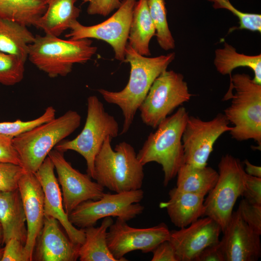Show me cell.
Returning a JSON list of instances; mask_svg holds the SVG:
<instances>
[{"label": "cell", "mask_w": 261, "mask_h": 261, "mask_svg": "<svg viewBox=\"0 0 261 261\" xmlns=\"http://www.w3.org/2000/svg\"><path fill=\"white\" fill-rule=\"evenodd\" d=\"M175 58L174 53L155 57L141 55L127 43L124 62L130 65L129 80L126 87L119 91L99 89L104 100L121 109L124 122L120 134L130 129L137 110L147 95L155 80Z\"/></svg>", "instance_id": "6da1fadb"}, {"label": "cell", "mask_w": 261, "mask_h": 261, "mask_svg": "<svg viewBox=\"0 0 261 261\" xmlns=\"http://www.w3.org/2000/svg\"><path fill=\"white\" fill-rule=\"evenodd\" d=\"M188 116L185 107H179L173 115L163 120L155 132L149 134L137 154L143 166L155 162L162 166L165 187L176 176L185 163L182 137Z\"/></svg>", "instance_id": "7a4b0ae2"}, {"label": "cell", "mask_w": 261, "mask_h": 261, "mask_svg": "<svg viewBox=\"0 0 261 261\" xmlns=\"http://www.w3.org/2000/svg\"><path fill=\"white\" fill-rule=\"evenodd\" d=\"M223 100L232 99L224 115L232 125L229 131L237 141L253 139L261 145V85L246 73L230 76V86Z\"/></svg>", "instance_id": "3957f363"}, {"label": "cell", "mask_w": 261, "mask_h": 261, "mask_svg": "<svg viewBox=\"0 0 261 261\" xmlns=\"http://www.w3.org/2000/svg\"><path fill=\"white\" fill-rule=\"evenodd\" d=\"M107 136L94 160V177L103 188L116 193L141 189L144 166L130 144L122 142L113 149Z\"/></svg>", "instance_id": "277c9868"}, {"label": "cell", "mask_w": 261, "mask_h": 261, "mask_svg": "<svg viewBox=\"0 0 261 261\" xmlns=\"http://www.w3.org/2000/svg\"><path fill=\"white\" fill-rule=\"evenodd\" d=\"M81 117L69 110L61 116L14 137L13 143L26 173L34 174L53 148L74 131Z\"/></svg>", "instance_id": "5b68a950"}, {"label": "cell", "mask_w": 261, "mask_h": 261, "mask_svg": "<svg viewBox=\"0 0 261 261\" xmlns=\"http://www.w3.org/2000/svg\"><path fill=\"white\" fill-rule=\"evenodd\" d=\"M90 39L65 40L45 34L36 35L29 46L28 58L51 78L65 76L75 63L84 64L96 54L97 47Z\"/></svg>", "instance_id": "8992f818"}, {"label": "cell", "mask_w": 261, "mask_h": 261, "mask_svg": "<svg viewBox=\"0 0 261 261\" xmlns=\"http://www.w3.org/2000/svg\"><path fill=\"white\" fill-rule=\"evenodd\" d=\"M118 132V124L115 117L105 111L96 96H90L87 99V118L81 132L73 140L61 141L54 149L63 153L73 150L80 154L86 161L87 174L93 179L95 159L105 138L116 137Z\"/></svg>", "instance_id": "52a82bcc"}, {"label": "cell", "mask_w": 261, "mask_h": 261, "mask_svg": "<svg viewBox=\"0 0 261 261\" xmlns=\"http://www.w3.org/2000/svg\"><path fill=\"white\" fill-rule=\"evenodd\" d=\"M218 167L217 182L204 199V216L215 220L223 232L242 196L246 173L239 160L229 154L221 157Z\"/></svg>", "instance_id": "ba28073f"}, {"label": "cell", "mask_w": 261, "mask_h": 261, "mask_svg": "<svg viewBox=\"0 0 261 261\" xmlns=\"http://www.w3.org/2000/svg\"><path fill=\"white\" fill-rule=\"evenodd\" d=\"M192 96L182 74L165 70L155 80L139 107L142 120L156 129L175 108L188 102Z\"/></svg>", "instance_id": "9c48e42d"}, {"label": "cell", "mask_w": 261, "mask_h": 261, "mask_svg": "<svg viewBox=\"0 0 261 261\" xmlns=\"http://www.w3.org/2000/svg\"><path fill=\"white\" fill-rule=\"evenodd\" d=\"M144 196L141 188L114 194L104 193L99 200L80 203L68 215L69 219L80 229L95 226L99 220L108 217L127 222L143 212L145 207L139 203Z\"/></svg>", "instance_id": "30bf717a"}, {"label": "cell", "mask_w": 261, "mask_h": 261, "mask_svg": "<svg viewBox=\"0 0 261 261\" xmlns=\"http://www.w3.org/2000/svg\"><path fill=\"white\" fill-rule=\"evenodd\" d=\"M136 2V0H123L115 13L98 24L86 26L76 20L71 25V31L65 37L72 40L92 38L104 41L112 46L115 58L124 62Z\"/></svg>", "instance_id": "8fae6325"}, {"label": "cell", "mask_w": 261, "mask_h": 261, "mask_svg": "<svg viewBox=\"0 0 261 261\" xmlns=\"http://www.w3.org/2000/svg\"><path fill=\"white\" fill-rule=\"evenodd\" d=\"M229 124L221 113L209 121L189 116L182 137L185 163L196 167L207 166L216 141L232 130Z\"/></svg>", "instance_id": "7c38bea8"}, {"label": "cell", "mask_w": 261, "mask_h": 261, "mask_svg": "<svg viewBox=\"0 0 261 261\" xmlns=\"http://www.w3.org/2000/svg\"><path fill=\"white\" fill-rule=\"evenodd\" d=\"M170 231L163 223L149 228H136L117 218L108 229L107 242L109 250L117 261H126L124 256L131 251L152 252L161 243L168 240Z\"/></svg>", "instance_id": "4fadbf2b"}, {"label": "cell", "mask_w": 261, "mask_h": 261, "mask_svg": "<svg viewBox=\"0 0 261 261\" xmlns=\"http://www.w3.org/2000/svg\"><path fill=\"white\" fill-rule=\"evenodd\" d=\"M48 156L56 169L58 182L61 187L63 204L69 215L78 205L88 200H97L104 194V188L72 167L64 157V153L52 149Z\"/></svg>", "instance_id": "5bb4252c"}, {"label": "cell", "mask_w": 261, "mask_h": 261, "mask_svg": "<svg viewBox=\"0 0 261 261\" xmlns=\"http://www.w3.org/2000/svg\"><path fill=\"white\" fill-rule=\"evenodd\" d=\"M221 232L219 225L206 216L186 227L170 231L168 240L174 247L179 261H194L204 248L219 241Z\"/></svg>", "instance_id": "9a60e30c"}, {"label": "cell", "mask_w": 261, "mask_h": 261, "mask_svg": "<svg viewBox=\"0 0 261 261\" xmlns=\"http://www.w3.org/2000/svg\"><path fill=\"white\" fill-rule=\"evenodd\" d=\"M219 241L225 261H256L261 256L260 235L232 212Z\"/></svg>", "instance_id": "2e32d148"}, {"label": "cell", "mask_w": 261, "mask_h": 261, "mask_svg": "<svg viewBox=\"0 0 261 261\" xmlns=\"http://www.w3.org/2000/svg\"><path fill=\"white\" fill-rule=\"evenodd\" d=\"M54 169L53 162L47 156L34 173L44 192V216L57 219L70 240L76 245H81L85 240L84 229L76 228L69 220L64 208L62 193Z\"/></svg>", "instance_id": "e0dca14e"}, {"label": "cell", "mask_w": 261, "mask_h": 261, "mask_svg": "<svg viewBox=\"0 0 261 261\" xmlns=\"http://www.w3.org/2000/svg\"><path fill=\"white\" fill-rule=\"evenodd\" d=\"M27 225L25 250L33 260L37 240L44 225V195L41 185L33 173H25L18 182Z\"/></svg>", "instance_id": "ac0fdd59"}, {"label": "cell", "mask_w": 261, "mask_h": 261, "mask_svg": "<svg viewBox=\"0 0 261 261\" xmlns=\"http://www.w3.org/2000/svg\"><path fill=\"white\" fill-rule=\"evenodd\" d=\"M37 241V261H75L79 258L80 245L73 243L65 235L59 221L52 217L44 216V225Z\"/></svg>", "instance_id": "d6986e66"}, {"label": "cell", "mask_w": 261, "mask_h": 261, "mask_svg": "<svg viewBox=\"0 0 261 261\" xmlns=\"http://www.w3.org/2000/svg\"><path fill=\"white\" fill-rule=\"evenodd\" d=\"M26 215L18 188L0 191V223L3 232V244L16 238L25 244L27 238Z\"/></svg>", "instance_id": "ffe728a7"}, {"label": "cell", "mask_w": 261, "mask_h": 261, "mask_svg": "<svg viewBox=\"0 0 261 261\" xmlns=\"http://www.w3.org/2000/svg\"><path fill=\"white\" fill-rule=\"evenodd\" d=\"M169 199L160 203L166 209L171 222L176 227L183 228L204 216V197L184 192L176 187L169 192Z\"/></svg>", "instance_id": "44dd1931"}, {"label": "cell", "mask_w": 261, "mask_h": 261, "mask_svg": "<svg viewBox=\"0 0 261 261\" xmlns=\"http://www.w3.org/2000/svg\"><path fill=\"white\" fill-rule=\"evenodd\" d=\"M47 5L45 13L36 27L45 34L59 37L77 20L80 9L74 5L77 0H44Z\"/></svg>", "instance_id": "7402d4cb"}, {"label": "cell", "mask_w": 261, "mask_h": 261, "mask_svg": "<svg viewBox=\"0 0 261 261\" xmlns=\"http://www.w3.org/2000/svg\"><path fill=\"white\" fill-rule=\"evenodd\" d=\"M156 29L148 10L147 0L136 1L133 9L128 37L129 44L139 54L151 55L149 43Z\"/></svg>", "instance_id": "603a6c76"}, {"label": "cell", "mask_w": 261, "mask_h": 261, "mask_svg": "<svg viewBox=\"0 0 261 261\" xmlns=\"http://www.w3.org/2000/svg\"><path fill=\"white\" fill-rule=\"evenodd\" d=\"M111 217L103 218L101 225L85 228V240L79 247L81 261H117L111 253L107 242L108 230L113 223Z\"/></svg>", "instance_id": "cb8c5ba5"}, {"label": "cell", "mask_w": 261, "mask_h": 261, "mask_svg": "<svg viewBox=\"0 0 261 261\" xmlns=\"http://www.w3.org/2000/svg\"><path fill=\"white\" fill-rule=\"evenodd\" d=\"M214 64L217 71L222 75L232 76V72L238 67H247L254 73L253 80L261 85V54L249 56L237 52L232 45L224 42L222 48L215 51Z\"/></svg>", "instance_id": "d4e9b609"}, {"label": "cell", "mask_w": 261, "mask_h": 261, "mask_svg": "<svg viewBox=\"0 0 261 261\" xmlns=\"http://www.w3.org/2000/svg\"><path fill=\"white\" fill-rule=\"evenodd\" d=\"M34 39L28 27L0 17V52L15 55L26 61L29 45Z\"/></svg>", "instance_id": "484cf974"}, {"label": "cell", "mask_w": 261, "mask_h": 261, "mask_svg": "<svg viewBox=\"0 0 261 261\" xmlns=\"http://www.w3.org/2000/svg\"><path fill=\"white\" fill-rule=\"evenodd\" d=\"M176 175L178 189L204 197L216 185L218 173L211 167H196L184 163Z\"/></svg>", "instance_id": "4316f807"}, {"label": "cell", "mask_w": 261, "mask_h": 261, "mask_svg": "<svg viewBox=\"0 0 261 261\" xmlns=\"http://www.w3.org/2000/svg\"><path fill=\"white\" fill-rule=\"evenodd\" d=\"M46 9L44 0H0V17L27 27H36Z\"/></svg>", "instance_id": "83f0119b"}, {"label": "cell", "mask_w": 261, "mask_h": 261, "mask_svg": "<svg viewBox=\"0 0 261 261\" xmlns=\"http://www.w3.org/2000/svg\"><path fill=\"white\" fill-rule=\"evenodd\" d=\"M147 4L159 45L166 51L174 49L175 42L168 26L164 0H147Z\"/></svg>", "instance_id": "f1b7e54d"}, {"label": "cell", "mask_w": 261, "mask_h": 261, "mask_svg": "<svg viewBox=\"0 0 261 261\" xmlns=\"http://www.w3.org/2000/svg\"><path fill=\"white\" fill-rule=\"evenodd\" d=\"M25 62L17 56L0 52V83L12 86L20 82L24 77Z\"/></svg>", "instance_id": "f546056e"}, {"label": "cell", "mask_w": 261, "mask_h": 261, "mask_svg": "<svg viewBox=\"0 0 261 261\" xmlns=\"http://www.w3.org/2000/svg\"><path fill=\"white\" fill-rule=\"evenodd\" d=\"M56 110L52 106L47 107L43 115L29 121L20 119L13 122H0V134L12 137L28 131L39 125L49 121L55 118Z\"/></svg>", "instance_id": "4dcf8cb0"}, {"label": "cell", "mask_w": 261, "mask_h": 261, "mask_svg": "<svg viewBox=\"0 0 261 261\" xmlns=\"http://www.w3.org/2000/svg\"><path fill=\"white\" fill-rule=\"evenodd\" d=\"M25 173L21 165L0 162V191H11L18 188V182Z\"/></svg>", "instance_id": "1f68e13d"}, {"label": "cell", "mask_w": 261, "mask_h": 261, "mask_svg": "<svg viewBox=\"0 0 261 261\" xmlns=\"http://www.w3.org/2000/svg\"><path fill=\"white\" fill-rule=\"evenodd\" d=\"M243 220L256 232L261 234V205L242 200L237 210Z\"/></svg>", "instance_id": "d6a6232c"}, {"label": "cell", "mask_w": 261, "mask_h": 261, "mask_svg": "<svg viewBox=\"0 0 261 261\" xmlns=\"http://www.w3.org/2000/svg\"><path fill=\"white\" fill-rule=\"evenodd\" d=\"M223 9H225L236 16L239 20V29L261 32V15L259 14L247 13L235 8L230 2H227Z\"/></svg>", "instance_id": "836d02e7"}, {"label": "cell", "mask_w": 261, "mask_h": 261, "mask_svg": "<svg viewBox=\"0 0 261 261\" xmlns=\"http://www.w3.org/2000/svg\"><path fill=\"white\" fill-rule=\"evenodd\" d=\"M5 245L1 261H30L25 244L19 240L11 238Z\"/></svg>", "instance_id": "e575fe53"}, {"label": "cell", "mask_w": 261, "mask_h": 261, "mask_svg": "<svg viewBox=\"0 0 261 261\" xmlns=\"http://www.w3.org/2000/svg\"><path fill=\"white\" fill-rule=\"evenodd\" d=\"M242 196L249 203L261 205V178L246 174Z\"/></svg>", "instance_id": "d590c367"}, {"label": "cell", "mask_w": 261, "mask_h": 261, "mask_svg": "<svg viewBox=\"0 0 261 261\" xmlns=\"http://www.w3.org/2000/svg\"><path fill=\"white\" fill-rule=\"evenodd\" d=\"M83 2H88L87 13L88 14L108 15L115 9L121 5V0H82Z\"/></svg>", "instance_id": "8d00e7d4"}, {"label": "cell", "mask_w": 261, "mask_h": 261, "mask_svg": "<svg viewBox=\"0 0 261 261\" xmlns=\"http://www.w3.org/2000/svg\"><path fill=\"white\" fill-rule=\"evenodd\" d=\"M13 137L0 134V162L21 165L19 156L14 146Z\"/></svg>", "instance_id": "74e56055"}, {"label": "cell", "mask_w": 261, "mask_h": 261, "mask_svg": "<svg viewBox=\"0 0 261 261\" xmlns=\"http://www.w3.org/2000/svg\"><path fill=\"white\" fill-rule=\"evenodd\" d=\"M152 252L151 261H179L175 249L169 240L160 244Z\"/></svg>", "instance_id": "f35d334b"}, {"label": "cell", "mask_w": 261, "mask_h": 261, "mask_svg": "<svg viewBox=\"0 0 261 261\" xmlns=\"http://www.w3.org/2000/svg\"><path fill=\"white\" fill-rule=\"evenodd\" d=\"M194 261H225L220 241L204 248Z\"/></svg>", "instance_id": "ab89813d"}, {"label": "cell", "mask_w": 261, "mask_h": 261, "mask_svg": "<svg viewBox=\"0 0 261 261\" xmlns=\"http://www.w3.org/2000/svg\"><path fill=\"white\" fill-rule=\"evenodd\" d=\"M243 163L245 165V171L247 174L261 178V167L251 163L247 159Z\"/></svg>", "instance_id": "60d3db41"}, {"label": "cell", "mask_w": 261, "mask_h": 261, "mask_svg": "<svg viewBox=\"0 0 261 261\" xmlns=\"http://www.w3.org/2000/svg\"><path fill=\"white\" fill-rule=\"evenodd\" d=\"M213 3V6L215 9H223L224 5L227 2H229V0H207Z\"/></svg>", "instance_id": "b9f144b4"}, {"label": "cell", "mask_w": 261, "mask_h": 261, "mask_svg": "<svg viewBox=\"0 0 261 261\" xmlns=\"http://www.w3.org/2000/svg\"><path fill=\"white\" fill-rule=\"evenodd\" d=\"M3 245V232L1 225L0 223V247H1Z\"/></svg>", "instance_id": "7bdbcfd3"}, {"label": "cell", "mask_w": 261, "mask_h": 261, "mask_svg": "<svg viewBox=\"0 0 261 261\" xmlns=\"http://www.w3.org/2000/svg\"><path fill=\"white\" fill-rule=\"evenodd\" d=\"M3 250H4V247H2V246L0 247V261L1 260L2 257Z\"/></svg>", "instance_id": "ee69618b"}]
</instances>
